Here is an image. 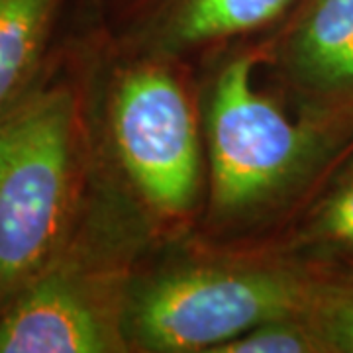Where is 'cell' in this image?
<instances>
[{
    "instance_id": "obj_1",
    "label": "cell",
    "mask_w": 353,
    "mask_h": 353,
    "mask_svg": "<svg viewBox=\"0 0 353 353\" xmlns=\"http://www.w3.org/2000/svg\"><path fill=\"white\" fill-rule=\"evenodd\" d=\"M88 179L77 87L36 83L0 116V310L75 236L87 210Z\"/></svg>"
},
{
    "instance_id": "obj_7",
    "label": "cell",
    "mask_w": 353,
    "mask_h": 353,
    "mask_svg": "<svg viewBox=\"0 0 353 353\" xmlns=\"http://www.w3.org/2000/svg\"><path fill=\"white\" fill-rule=\"evenodd\" d=\"M301 0H134L159 43L189 50L238 38L275 24Z\"/></svg>"
},
{
    "instance_id": "obj_12",
    "label": "cell",
    "mask_w": 353,
    "mask_h": 353,
    "mask_svg": "<svg viewBox=\"0 0 353 353\" xmlns=\"http://www.w3.org/2000/svg\"><path fill=\"white\" fill-rule=\"evenodd\" d=\"M85 4H88V6H97V4H101L102 0H83Z\"/></svg>"
},
{
    "instance_id": "obj_4",
    "label": "cell",
    "mask_w": 353,
    "mask_h": 353,
    "mask_svg": "<svg viewBox=\"0 0 353 353\" xmlns=\"http://www.w3.org/2000/svg\"><path fill=\"white\" fill-rule=\"evenodd\" d=\"M212 208L238 216L290 187L316 155L318 139L253 85V59L236 57L216 79L210 114Z\"/></svg>"
},
{
    "instance_id": "obj_8",
    "label": "cell",
    "mask_w": 353,
    "mask_h": 353,
    "mask_svg": "<svg viewBox=\"0 0 353 353\" xmlns=\"http://www.w3.org/2000/svg\"><path fill=\"white\" fill-rule=\"evenodd\" d=\"M67 0H0V116L36 87Z\"/></svg>"
},
{
    "instance_id": "obj_10",
    "label": "cell",
    "mask_w": 353,
    "mask_h": 353,
    "mask_svg": "<svg viewBox=\"0 0 353 353\" xmlns=\"http://www.w3.org/2000/svg\"><path fill=\"white\" fill-rule=\"evenodd\" d=\"M310 318L326 352L353 353V277L316 281Z\"/></svg>"
},
{
    "instance_id": "obj_3",
    "label": "cell",
    "mask_w": 353,
    "mask_h": 353,
    "mask_svg": "<svg viewBox=\"0 0 353 353\" xmlns=\"http://www.w3.org/2000/svg\"><path fill=\"white\" fill-rule=\"evenodd\" d=\"M126 296L88 206L61 255L0 310V353L126 350Z\"/></svg>"
},
{
    "instance_id": "obj_2",
    "label": "cell",
    "mask_w": 353,
    "mask_h": 353,
    "mask_svg": "<svg viewBox=\"0 0 353 353\" xmlns=\"http://www.w3.org/2000/svg\"><path fill=\"white\" fill-rule=\"evenodd\" d=\"M314 279L275 265H196L157 275L126 304L124 324L153 352H210L255 326L310 312Z\"/></svg>"
},
{
    "instance_id": "obj_5",
    "label": "cell",
    "mask_w": 353,
    "mask_h": 353,
    "mask_svg": "<svg viewBox=\"0 0 353 353\" xmlns=\"http://www.w3.org/2000/svg\"><path fill=\"white\" fill-rule=\"evenodd\" d=\"M112 150L157 212L183 216L201 187V141L189 97L155 63L120 73L108 102Z\"/></svg>"
},
{
    "instance_id": "obj_6",
    "label": "cell",
    "mask_w": 353,
    "mask_h": 353,
    "mask_svg": "<svg viewBox=\"0 0 353 353\" xmlns=\"http://www.w3.org/2000/svg\"><path fill=\"white\" fill-rule=\"evenodd\" d=\"M283 67L314 101L353 102V0H301L283 38Z\"/></svg>"
},
{
    "instance_id": "obj_11",
    "label": "cell",
    "mask_w": 353,
    "mask_h": 353,
    "mask_svg": "<svg viewBox=\"0 0 353 353\" xmlns=\"http://www.w3.org/2000/svg\"><path fill=\"white\" fill-rule=\"evenodd\" d=\"M306 238L353 253V161L316 206L306 226Z\"/></svg>"
},
{
    "instance_id": "obj_9",
    "label": "cell",
    "mask_w": 353,
    "mask_h": 353,
    "mask_svg": "<svg viewBox=\"0 0 353 353\" xmlns=\"http://www.w3.org/2000/svg\"><path fill=\"white\" fill-rule=\"evenodd\" d=\"M326 352L308 314L269 320L218 347L216 353H314Z\"/></svg>"
}]
</instances>
